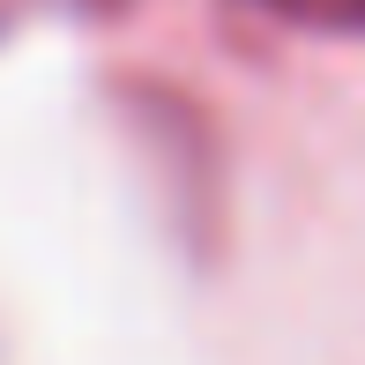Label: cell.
Returning <instances> with one entry per match:
<instances>
[{
    "label": "cell",
    "instance_id": "6da1fadb",
    "mask_svg": "<svg viewBox=\"0 0 365 365\" xmlns=\"http://www.w3.org/2000/svg\"><path fill=\"white\" fill-rule=\"evenodd\" d=\"M291 23H321V30H365V0H269Z\"/></svg>",
    "mask_w": 365,
    "mask_h": 365
}]
</instances>
